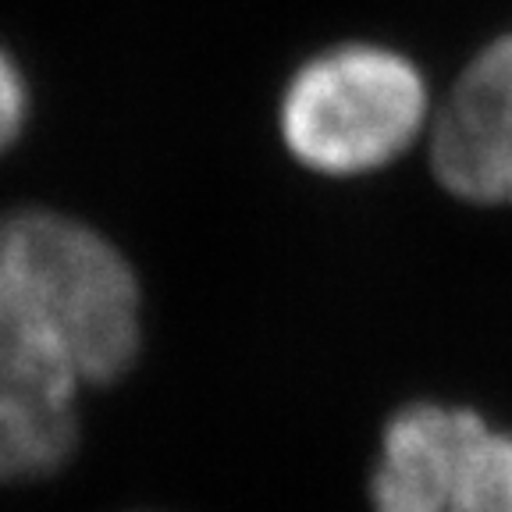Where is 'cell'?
Here are the masks:
<instances>
[{
    "mask_svg": "<svg viewBox=\"0 0 512 512\" xmlns=\"http://www.w3.org/2000/svg\"><path fill=\"white\" fill-rule=\"evenodd\" d=\"M29 118V89L18 64L0 50V150H8Z\"/></svg>",
    "mask_w": 512,
    "mask_h": 512,
    "instance_id": "cell-6",
    "label": "cell"
},
{
    "mask_svg": "<svg viewBox=\"0 0 512 512\" xmlns=\"http://www.w3.org/2000/svg\"><path fill=\"white\" fill-rule=\"evenodd\" d=\"M431 82L399 47L349 40L310 54L278 96V136L299 168L363 178L392 168L434 121Z\"/></svg>",
    "mask_w": 512,
    "mask_h": 512,
    "instance_id": "cell-2",
    "label": "cell"
},
{
    "mask_svg": "<svg viewBox=\"0 0 512 512\" xmlns=\"http://www.w3.org/2000/svg\"><path fill=\"white\" fill-rule=\"evenodd\" d=\"M82 381L0 317V480H36L79 441Z\"/></svg>",
    "mask_w": 512,
    "mask_h": 512,
    "instance_id": "cell-5",
    "label": "cell"
},
{
    "mask_svg": "<svg viewBox=\"0 0 512 512\" xmlns=\"http://www.w3.org/2000/svg\"><path fill=\"white\" fill-rule=\"evenodd\" d=\"M0 317L82 384H111L143 345V288L96 228L15 210L0 217Z\"/></svg>",
    "mask_w": 512,
    "mask_h": 512,
    "instance_id": "cell-1",
    "label": "cell"
},
{
    "mask_svg": "<svg viewBox=\"0 0 512 512\" xmlns=\"http://www.w3.org/2000/svg\"><path fill=\"white\" fill-rule=\"evenodd\" d=\"M370 512H512V431L456 402H406L381 431Z\"/></svg>",
    "mask_w": 512,
    "mask_h": 512,
    "instance_id": "cell-3",
    "label": "cell"
},
{
    "mask_svg": "<svg viewBox=\"0 0 512 512\" xmlns=\"http://www.w3.org/2000/svg\"><path fill=\"white\" fill-rule=\"evenodd\" d=\"M427 146L448 196L512 210V29L463 64L434 107Z\"/></svg>",
    "mask_w": 512,
    "mask_h": 512,
    "instance_id": "cell-4",
    "label": "cell"
}]
</instances>
